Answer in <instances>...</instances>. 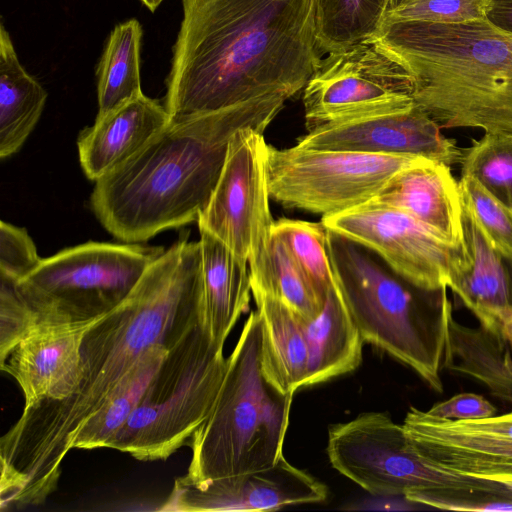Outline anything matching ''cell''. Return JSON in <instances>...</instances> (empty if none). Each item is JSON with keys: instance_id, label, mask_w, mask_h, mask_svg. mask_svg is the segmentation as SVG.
<instances>
[{"instance_id": "obj_5", "label": "cell", "mask_w": 512, "mask_h": 512, "mask_svg": "<svg viewBox=\"0 0 512 512\" xmlns=\"http://www.w3.org/2000/svg\"><path fill=\"white\" fill-rule=\"evenodd\" d=\"M326 246L335 284L364 342L405 364L441 393L453 314L447 287H417L370 249L329 229Z\"/></svg>"}, {"instance_id": "obj_30", "label": "cell", "mask_w": 512, "mask_h": 512, "mask_svg": "<svg viewBox=\"0 0 512 512\" xmlns=\"http://www.w3.org/2000/svg\"><path fill=\"white\" fill-rule=\"evenodd\" d=\"M462 174L512 211V134L486 132L462 153Z\"/></svg>"}, {"instance_id": "obj_42", "label": "cell", "mask_w": 512, "mask_h": 512, "mask_svg": "<svg viewBox=\"0 0 512 512\" xmlns=\"http://www.w3.org/2000/svg\"><path fill=\"white\" fill-rule=\"evenodd\" d=\"M399 1H402V0H393V4L396 3V2H399Z\"/></svg>"}, {"instance_id": "obj_25", "label": "cell", "mask_w": 512, "mask_h": 512, "mask_svg": "<svg viewBox=\"0 0 512 512\" xmlns=\"http://www.w3.org/2000/svg\"><path fill=\"white\" fill-rule=\"evenodd\" d=\"M47 99L41 84L20 63L4 25L0 28V157L22 147L36 126Z\"/></svg>"}, {"instance_id": "obj_24", "label": "cell", "mask_w": 512, "mask_h": 512, "mask_svg": "<svg viewBox=\"0 0 512 512\" xmlns=\"http://www.w3.org/2000/svg\"><path fill=\"white\" fill-rule=\"evenodd\" d=\"M444 370L484 385L502 402L512 405V350L508 340L479 325L448 322Z\"/></svg>"}, {"instance_id": "obj_33", "label": "cell", "mask_w": 512, "mask_h": 512, "mask_svg": "<svg viewBox=\"0 0 512 512\" xmlns=\"http://www.w3.org/2000/svg\"><path fill=\"white\" fill-rule=\"evenodd\" d=\"M487 0H402L385 18L440 24H457L485 18Z\"/></svg>"}, {"instance_id": "obj_35", "label": "cell", "mask_w": 512, "mask_h": 512, "mask_svg": "<svg viewBox=\"0 0 512 512\" xmlns=\"http://www.w3.org/2000/svg\"><path fill=\"white\" fill-rule=\"evenodd\" d=\"M0 362L35 326L32 313L15 281L0 277Z\"/></svg>"}, {"instance_id": "obj_18", "label": "cell", "mask_w": 512, "mask_h": 512, "mask_svg": "<svg viewBox=\"0 0 512 512\" xmlns=\"http://www.w3.org/2000/svg\"><path fill=\"white\" fill-rule=\"evenodd\" d=\"M460 199L465 257L451 271L448 288L480 325L505 337L512 324V258L490 241Z\"/></svg>"}, {"instance_id": "obj_7", "label": "cell", "mask_w": 512, "mask_h": 512, "mask_svg": "<svg viewBox=\"0 0 512 512\" xmlns=\"http://www.w3.org/2000/svg\"><path fill=\"white\" fill-rule=\"evenodd\" d=\"M223 347L198 323L168 351L139 404L108 448L164 460L189 443L208 417L227 369Z\"/></svg>"}, {"instance_id": "obj_34", "label": "cell", "mask_w": 512, "mask_h": 512, "mask_svg": "<svg viewBox=\"0 0 512 512\" xmlns=\"http://www.w3.org/2000/svg\"><path fill=\"white\" fill-rule=\"evenodd\" d=\"M406 500L453 511L512 512V492L485 490H420L408 493Z\"/></svg>"}, {"instance_id": "obj_40", "label": "cell", "mask_w": 512, "mask_h": 512, "mask_svg": "<svg viewBox=\"0 0 512 512\" xmlns=\"http://www.w3.org/2000/svg\"><path fill=\"white\" fill-rule=\"evenodd\" d=\"M505 338L508 340L512 350V324L507 328Z\"/></svg>"}, {"instance_id": "obj_26", "label": "cell", "mask_w": 512, "mask_h": 512, "mask_svg": "<svg viewBox=\"0 0 512 512\" xmlns=\"http://www.w3.org/2000/svg\"><path fill=\"white\" fill-rule=\"evenodd\" d=\"M169 349L165 345L156 346L140 359L83 424L73 441V449L108 448L139 404Z\"/></svg>"}, {"instance_id": "obj_16", "label": "cell", "mask_w": 512, "mask_h": 512, "mask_svg": "<svg viewBox=\"0 0 512 512\" xmlns=\"http://www.w3.org/2000/svg\"><path fill=\"white\" fill-rule=\"evenodd\" d=\"M103 316L74 323L37 324L0 362L1 370L18 383L24 407L62 400L75 390L81 374L83 339Z\"/></svg>"}, {"instance_id": "obj_17", "label": "cell", "mask_w": 512, "mask_h": 512, "mask_svg": "<svg viewBox=\"0 0 512 512\" xmlns=\"http://www.w3.org/2000/svg\"><path fill=\"white\" fill-rule=\"evenodd\" d=\"M327 487L284 455L271 468L213 482L203 489L174 486L163 510L269 511L326 500Z\"/></svg>"}, {"instance_id": "obj_19", "label": "cell", "mask_w": 512, "mask_h": 512, "mask_svg": "<svg viewBox=\"0 0 512 512\" xmlns=\"http://www.w3.org/2000/svg\"><path fill=\"white\" fill-rule=\"evenodd\" d=\"M172 117L164 104L143 93L97 114L77 141L83 172L96 181L140 151Z\"/></svg>"}, {"instance_id": "obj_2", "label": "cell", "mask_w": 512, "mask_h": 512, "mask_svg": "<svg viewBox=\"0 0 512 512\" xmlns=\"http://www.w3.org/2000/svg\"><path fill=\"white\" fill-rule=\"evenodd\" d=\"M164 106L172 118L303 90L321 57L313 0H182Z\"/></svg>"}, {"instance_id": "obj_28", "label": "cell", "mask_w": 512, "mask_h": 512, "mask_svg": "<svg viewBox=\"0 0 512 512\" xmlns=\"http://www.w3.org/2000/svg\"><path fill=\"white\" fill-rule=\"evenodd\" d=\"M393 0H313L315 33L321 53L373 40Z\"/></svg>"}, {"instance_id": "obj_27", "label": "cell", "mask_w": 512, "mask_h": 512, "mask_svg": "<svg viewBox=\"0 0 512 512\" xmlns=\"http://www.w3.org/2000/svg\"><path fill=\"white\" fill-rule=\"evenodd\" d=\"M138 20L117 24L111 31L97 68L99 114L106 113L142 94Z\"/></svg>"}, {"instance_id": "obj_4", "label": "cell", "mask_w": 512, "mask_h": 512, "mask_svg": "<svg viewBox=\"0 0 512 512\" xmlns=\"http://www.w3.org/2000/svg\"><path fill=\"white\" fill-rule=\"evenodd\" d=\"M373 41L413 79L439 126L512 134V35L485 18L457 24L385 18Z\"/></svg>"}, {"instance_id": "obj_21", "label": "cell", "mask_w": 512, "mask_h": 512, "mask_svg": "<svg viewBox=\"0 0 512 512\" xmlns=\"http://www.w3.org/2000/svg\"><path fill=\"white\" fill-rule=\"evenodd\" d=\"M200 232L201 290L199 327L216 344L224 343L249 308L252 292L249 266L223 242Z\"/></svg>"}, {"instance_id": "obj_8", "label": "cell", "mask_w": 512, "mask_h": 512, "mask_svg": "<svg viewBox=\"0 0 512 512\" xmlns=\"http://www.w3.org/2000/svg\"><path fill=\"white\" fill-rule=\"evenodd\" d=\"M163 250L89 241L42 259L15 284L35 325L93 320L121 303Z\"/></svg>"}, {"instance_id": "obj_22", "label": "cell", "mask_w": 512, "mask_h": 512, "mask_svg": "<svg viewBox=\"0 0 512 512\" xmlns=\"http://www.w3.org/2000/svg\"><path fill=\"white\" fill-rule=\"evenodd\" d=\"M261 321L260 364L266 380L285 394L305 387L309 351L300 317L272 295L252 291Z\"/></svg>"}, {"instance_id": "obj_10", "label": "cell", "mask_w": 512, "mask_h": 512, "mask_svg": "<svg viewBox=\"0 0 512 512\" xmlns=\"http://www.w3.org/2000/svg\"><path fill=\"white\" fill-rule=\"evenodd\" d=\"M424 158L268 145L270 198L323 216L372 200L398 172Z\"/></svg>"}, {"instance_id": "obj_12", "label": "cell", "mask_w": 512, "mask_h": 512, "mask_svg": "<svg viewBox=\"0 0 512 512\" xmlns=\"http://www.w3.org/2000/svg\"><path fill=\"white\" fill-rule=\"evenodd\" d=\"M268 144L263 133L240 129L231 139L226 160L209 199L197 219L199 231L223 242L259 275L268 259L273 221L267 175Z\"/></svg>"}, {"instance_id": "obj_6", "label": "cell", "mask_w": 512, "mask_h": 512, "mask_svg": "<svg viewBox=\"0 0 512 512\" xmlns=\"http://www.w3.org/2000/svg\"><path fill=\"white\" fill-rule=\"evenodd\" d=\"M261 321L252 311L227 358V369L214 405L191 437L187 473L176 487L200 490L207 485L273 467L283 456L294 394L276 389L260 364Z\"/></svg>"}, {"instance_id": "obj_13", "label": "cell", "mask_w": 512, "mask_h": 512, "mask_svg": "<svg viewBox=\"0 0 512 512\" xmlns=\"http://www.w3.org/2000/svg\"><path fill=\"white\" fill-rule=\"evenodd\" d=\"M321 222L370 249L397 274L426 290L448 288L451 271L465 257L463 243L451 245L404 211L374 200L323 216Z\"/></svg>"}, {"instance_id": "obj_39", "label": "cell", "mask_w": 512, "mask_h": 512, "mask_svg": "<svg viewBox=\"0 0 512 512\" xmlns=\"http://www.w3.org/2000/svg\"><path fill=\"white\" fill-rule=\"evenodd\" d=\"M145 5L151 12H154L163 0H139Z\"/></svg>"}, {"instance_id": "obj_38", "label": "cell", "mask_w": 512, "mask_h": 512, "mask_svg": "<svg viewBox=\"0 0 512 512\" xmlns=\"http://www.w3.org/2000/svg\"><path fill=\"white\" fill-rule=\"evenodd\" d=\"M485 19L495 28L512 35V0H487Z\"/></svg>"}, {"instance_id": "obj_20", "label": "cell", "mask_w": 512, "mask_h": 512, "mask_svg": "<svg viewBox=\"0 0 512 512\" xmlns=\"http://www.w3.org/2000/svg\"><path fill=\"white\" fill-rule=\"evenodd\" d=\"M412 216L451 245H461L459 185L449 166L425 161L395 174L372 199Z\"/></svg>"}, {"instance_id": "obj_41", "label": "cell", "mask_w": 512, "mask_h": 512, "mask_svg": "<svg viewBox=\"0 0 512 512\" xmlns=\"http://www.w3.org/2000/svg\"><path fill=\"white\" fill-rule=\"evenodd\" d=\"M504 485L512 492V482H507Z\"/></svg>"}, {"instance_id": "obj_11", "label": "cell", "mask_w": 512, "mask_h": 512, "mask_svg": "<svg viewBox=\"0 0 512 512\" xmlns=\"http://www.w3.org/2000/svg\"><path fill=\"white\" fill-rule=\"evenodd\" d=\"M409 71L373 41L327 53L303 89L307 129L407 110Z\"/></svg>"}, {"instance_id": "obj_37", "label": "cell", "mask_w": 512, "mask_h": 512, "mask_svg": "<svg viewBox=\"0 0 512 512\" xmlns=\"http://www.w3.org/2000/svg\"><path fill=\"white\" fill-rule=\"evenodd\" d=\"M427 412L445 419L473 420L494 416L497 408L481 395L464 392L434 404Z\"/></svg>"}, {"instance_id": "obj_1", "label": "cell", "mask_w": 512, "mask_h": 512, "mask_svg": "<svg viewBox=\"0 0 512 512\" xmlns=\"http://www.w3.org/2000/svg\"><path fill=\"white\" fill-rule=\"evenodd\" d=\"M200 289V244L184 235L86 333L75 390L62 400L24 407L2 436L1 492L7 499L15 506L46 500L77 433L110 392L149 350L171 348L198 323Z\"/></svg>"}, {"instance_id": "obj_3", "label": "cell", "mask_w": 512, "mask_h": 512, "mask_svg": "<svg viewBox=\"0 0 512 512\" xmlns=\"http://www.w3.org/2000/svg\"><path fill=\"white\" fill-rule=\"evenodd\" d=\"M286 100L268 95L172 118L134 156L95 181L90 197L95 216L126 243L197 221L219 180L232 137L243 128L263 133Z\"/></svg>"}, {"instance_id": "obj_9", "label": "cell", "mask_w": 512, "mask_h": 512, "mask_svg": "<svg viewBox=\"0 0 512 512\" xmlns=\"http://www.w3.org/2000/svg\"><path fill=\"white\" fill-rule=\"evenodd\" d=\"M326 452L335 470L375 496L405 497L437 489L509 490L499 482L430 466L411 448L402 424L386 412H364L331 425Z\"/></svg>"}, {"instance_id": "obj_23", "label": "cell", "mask_w": 512, "mask_h": 512, "mask_svg": "<svg viewBox=\"0 0 512 512\" xmlns=\"http://www.w3.org/2000/svg\"><path fill=\"white\" fill-rule=\"evenodd\" d=\"M300 322L309 351L305 387L350 373L361 364L364 340L336 284L327 291L321 313L313 320L300 317Z\"/></svg>"}, {"instance_id": "obj_14", "label": "cell", "mask_w": 512, "mask_h": 512, "mask_svg": "<svg viewBox=\"0 0 512 512\" xmlns=\"http://www.w3.org/2000/svg\"><path fill=\"white\" fill-rule=\"evenodd\" d=\"M402 426L411 448L430 466L502 484L512 482V411L452 420L410 407Z\"/></svg>"}, {"instance_id": "obj_15", "label": "cell", "mask_w": 512, "mask_h": 512, "mask_svg": "<svg viewBox=\"0 0 512 512\" xmlns=\"http://www.w3.org/2000/svg\"><path fill=\"white\" fill-rule=\"evenodd\" d=\"M297 146L417 157L446 166L462 158L455 142L416 104L399 112L315 128L301 137Z\"/></svg>"}, {"instance_id": "obj_36", "label": "cell", "mask_w": 512, "mask_h": 512, "mask_svg": "<svg viewBox=\"0 0 512 512\" xmlns=\"http://www.w3.org/2000/svg\"><path fill=\"white\" fill-rule=\"evenodd\" d=\"M41 260L25 229L1 221L0 277L17 282L30 274Z\"/></svg>"}, {"instance_id": "obj_32", "label": "cell", "mask_w": 512, "mask_h": 512, "mask_svg": "<svg viewBox=\"0 0 512 512\" xmlns=\"http://www.w3.org/2000/svg\"><path fill=\"white\" fill-rule=\"evenodd\" d=\"M458 185L461 197L483 232L498 249L512 258V211L468 176H461Z\"/></svg>"}, {"instance_id": "obj_31", "label": "cell", "mask_w": 512, "mask_h": 512, "mask_svg": "<svg viewBox=\"0 0 512 512\" xmlns=\"http://www.w3.org/2000/svg\"><path fill=\"white\" fill-rule=\"evenodd\" d=\"M272 233L285 242L317 290L326 296L335 281L323 223L282 218L274 223Z\"/></svg>"}, {"instance_id": "obj_29", "label": "cell", "mask_w": 512, "mask_h": 512, "mask_svg": "<svg viewBox=\"0 0 512 512\" xmlns=\"http://www.w3.org/2000/svg\"><path fill=\"white\" fill-rule=\"evenodd\" d=\"M250 278L252 291L277 297L305 320L316 318L325 305L326 296L317 290L285 242L274 233L263 271Z\"/></svg>"}]
</instances>
